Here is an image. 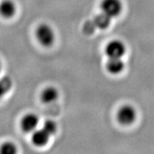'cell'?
<instances>
[{
  "instance_id": "obj_1",
  "label": "cell",
  "mask_w": 154,
  "mask_h": 154,
  "mask_svg": "<svg viewBox=\"0 0 154 154\" xmlns=\"http://www.w3.org/2000/svg\"><path fill=\"white\" fill-rule=\"evenodd\" d=\"M38 43L44 47H50L54 42L55 35L53 29L47 24H40L35 32Z\"/></svg>"
},
{
  "instance_id": "obj_2",
  "label": "cell",
  "mask_w": 154,
  "mask_h": 154,
  "mask_svg": "<svg viewBox=\"0 0 154 154\" xmlns=\"http://www.w3.org/2000/svg\"><path fill=\"white\" fill-rule=\"evenodd\" d=\"M101 8L102 13L111 18H114L120 14L123 4L121 0H102Z\"/></svg>"
},
{
  "instance_id": "obj_3",
  "label": "cell",
  "mask_w": 154,
  "mask_h": 154,
  "mask_svg": "<svg viewBox=\"0 0 154 154\" xmlns=\"http://www.w3.org/2000/svg\"><path fill=\"white\" fill-rule=\"evenodd\" d=\"M137 117V112L133 106L126 105L122 106L117 112V120L123 125L133 124Z\"/></svg>"
},
{
  "instance_id": "obj_4",
  "label": "cell",
  "mask_w": 154,
  "mask_h": 154,
  "mask_svg": "<svg viewBox=\"0 0 154 154\" xmlns=\"http://www.w3.org/2000/svg\"><path fill=\"white\" fill-rule=\"evenodd\" d=\"M125 52V45L120 40L111 41L106 47V54L109 58H121Z\"/></svg>"
},
{
  "instance_id": "obj_5",
  "label": "cell",
  "mask_w": 154,
  "mask_h": 154,
  "mask_svg": "<svg viewBox=\"0 0 154 154\" xmlns=\"http://www.w3.org/2000/svg\"><path fill=\"white\" fill-rule=\"evenodd\" d=\"M38 124V118L34 113H29L24 116L20 123L22 130L27 133H32L35 130H36Z\"/></svg>"
},
{
  "instance_id": "obj_6",
  "label": "cell",
  "mask_w": 154,
  "mask_h": 154,
  "mask_svg": "<svg viewBox=\"0 0 154 154\" xmlns=\"http://www.w3.org/2000/svg\"><path fill=\"white\" fill-rule=\"evenodd\" d=\"M16 5L12 0H2L0 2V16L4 18H11L16 13Z\"/></svg>"
},
{
  "instance_id": "obj_7",
  "label": "cell",
  "mask_w": 154,
  "mask_h": 154,
  "mask_svg": "<svg viewBox=\"0 0 154 154\" xmlns=\"http://www.w3.org/2000/svg\"><path fill=\"white\" fill-rule=\"evenodd\" d=\"M51 135L47 133L43 130V128H41L39 130H35L32 132V141L35 146L42 147L44 146L48 143L49 139H50Z\"/></svg>"
},
{
  "instance_id": "obj_8",
  "label": "cell",
  "mask_w": 154,
  "mask_h": 154,
  "mask_svg": "<svg viewBox=\"0 0 154 154\" xmlns=\"http://www.w3.org/2000/svg\"><path fill=\"white\" fill-rule=\"evenodd\" d=\"M124 69V63L121 58H109L106 63V69L111 74H120Z\"/></svg>"
},
{
  "instance_id": "obj_9",
  "label": "cell",
  "mask_w": 154,
  "mask_h": 154,
  "mask_svg": "<svg viewBox=\"0 0 154 154\" xmlns=\"http://www.w3.org/2000/svg\"><path fill=\"white\" fill-rule=\"evenodd\" d=\"M41 98L44 103H52L58 98V91L54 87H47L41 94Z\"/></svg>"
},
{
  "instance_id": "obj_10",
  "label": "cell",
  "mask_w": 154,
  "mask_h": 154,
  "mask_svg": "<svg viewBox=\"0 0 154 154\" xmlns=\"http://www.w3.org/2000/svg\"><path fill=\"white\" fill-rule=\"evenodd\" d=\"M112 18L105 14L104 13H101L95 16V17L92 20L96 29H106L111 24Z\"/></svg>"
},
{
  "instance_id": "obj_11",
  "label": "cell",
  "mask_w": 154,
  "mask_h": 154,
  "mask_svg": "<svg viewBox=\"0 0 154 154\" xmlns=\"http://www.w3.org/2000/svg\"><path fill=\"white\" fill-rule=\"evenodd\" d=\"M12 85V79L9 76H3L0 79V99L10 91Z\"/></svg>"
},
{
  "instance_id": "obj_12",
  "label": "cell",
  "mask_w": 154,
  "mask_h": 154,
  "mask_svg": "<svg viewBox=\"0 0 154 154\" xmlns=\"http://www.w3.org/2000/svg\"><path fill=\"white\" fill-rule=\"evenodd\" d=\"M17 152V147L14 143L10 142H4L0 146V153L14 154Z\"/></svg>"
},
{
  "instance_id": "obj_13",
  "label": "cell",
  "mask_w": 154,
  "mask_h": 154,
  "mask_svg": "<svg viewBox=\"0 0 154 154\" xmlns=\"http://www.w3.org/2000/svg\"><path fill=\"white\" fill-rule=\"evenodd\" d=\"M45 131L48 133L50 135H53L54 134L56 133L57 129V124L55 123L54 121L51 120H47L43 123V128H42Z\"/></svg>"
},
{
  "instance_id": "obj_14",
  "label": "cell",
  "mask_w": 154,
  "mask_h": 154,
  "mask_svg": "<svg viewBox=\"0 0 154 154\" xmlns=\"http://www.w3.org/2000/svg\"><path fill=\"white\" fill-rule=\"evenodd\" d=\"M83 29H84V32H85L87 34H91V33L94 32L96 28L95 26H94V24L93 21L91 20V21H87V22L84 24Z\"/></svg>"
},
{
  "instance_id": "obj_15",
  "label": "cell",
  "mask_w": 154,
  "mask_h": 154,
  "mask_svg": "<svg viewBox=\"0 0 154 154\" xmlns=\"http://www.w3.org/2000/svg\"><path fill=\"white\" fill-rule=\"evenodd\" d=\"M1 69H2V63H1V61H0V72H1Z\"/></svg>"
}]
</instances>
